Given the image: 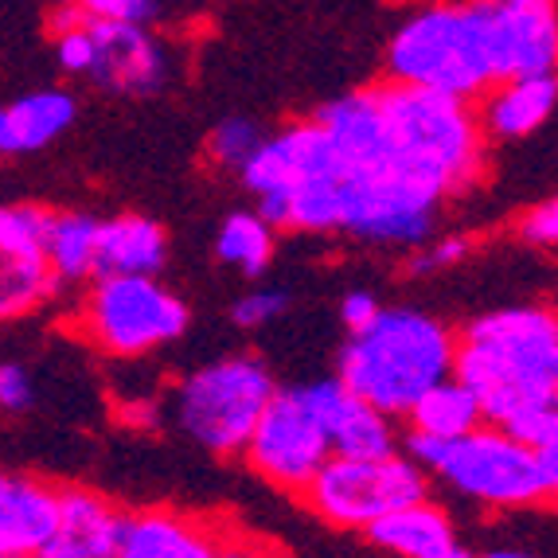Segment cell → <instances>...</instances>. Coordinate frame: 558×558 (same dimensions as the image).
<instances>
[{"label": "cell", "mask_w": 558, "mask_h": 558, "mask_svg": "<svg viewBox=\"0 0 558 558\" xmlns=\"http://www.w3.org/2000/svg\"><path fill=\"white\" fill-rule=\"evenodd\" d=\"M453 379L481 418L527 446H558V317L550 305H504L453 332Z\"/></svg>", "instance_id": "6da1fadb"}, {"label": "cell", "mask_w": 558, "mask_h": 558, "mask_svg": "<svg viewBox=\"0 0 558 558\" xmlns=\"http://www.w3.org/2000/svg\"><path fill=\"white\" fill-rule=\"evenodd\" d=\"M402 453L453 496L484 512H531L558 496V446H527L508 429L481 422L453 441L402 434Z\"/></svg>", "instance_id": "7a4b0ae2"}, {"label": "cell", "mask_w": 558, "mask_h": 558, "mask_svg": "<svg viewBox=\"0 0 558 558\" xmlns=\"http://www.w3.org/2000/svg\"><path fill=\"white\" fill-rule=\"evenodd\" d=\"M449 375L453 328L410 305H383L367 325L348 332L336 360V379L395 422L407 418V410Z\"/></svg>", "instance_id": "3957f363"}, {"label": "cell", "mask_w": 558, "mask_h": 558, "mask_svg": "<svg viewBox=\"0 0 558 558\" xmlns=\"http://www.w3.org/2000/svg\"><path fill=\"white\" fill-rule=\"evenodd\" d=\"M379 125L395 157L446 204L476 192L488 172V141L473 102L402 83H375Z\"/></svg>", "instance_id": "277c9868"}, {"label": "cell", "mask_w": 558, "mask_h": 558, "mask_svg": "<svg viewBox=\"0 0 558 558\" xmlns=\"http://www.w3.org/2000/svg\"><path fill=\"white\" fill-rule=\"evenodd\" d=\"M387 83L476 102L496 83L484 0H446L410 9L383 56Z\"/></svg>", "instance_id": "5b68a950"}, {"label": "cell", "mask_w": 558, "mask_h": 558, "mask_svg": "<svg viewBox=\"0 0 558 558\" xmlns=\"http://www.w3.org/2000/svg\"><path fill=\"white\" fill-rule=\"evenodd\" d=\"M187 325V301L157 274H98L71 313L75 336L106 360H145L177 344Z\"/></svg>", "instance_id": "8992f818"}, {"label": "cell", "mask_w": 558, "mask_h": 558, "mask_svg": "<svg viewBox=\"0 0 558 558\" xmlns=\"http://www.w3.org/2000/svg\"><path fill=\"white\" fill-rule=\"evenodd\" d=\"M278 379L266 360L251 352L219 355L187 372L172 391V418L187 441L215 457H239L262 410L270 407Z\"/></svg>", "instance_id": "52a82bcc"}, {"label": "cell", "mask_w": 558, "mask_h": 558, "mask_svg": "<svg viewBox=\"0 0 558 558\" xmlns=\"http://www.w3.org/2000/svg\"><path fill=\"white\" fill-rule=\"evenodd\" d=\"M429 496V476L402 449L387 457H328L301 488V500L336 531H367L387 512Z\"/></svg>", "instance_id": "ba28073f"}, {"label": "cell", "mask_w": 558, "mask_h": 558, "mask_svg": "<svg viewBox=\"0 0 558 558\" xmlns=\"http://www.w3.org/2000/svg\"><path fill=\"white\" fill-rule=\"evenodd\" d=\"M239 457L270 488L301 496V488L313 481V473L332 457L328 434L317 418V407L305 395V383L274 391L270 407L262 410L258 426L251 429V438H246Z\"/></svg>", "instance_id": "9c48e42d"}, {"label": "cell", "mask_w": 558, "mask_h": 558, "mask_svg": "<svg viewBox=\"0 0 558 558\" xmlns=\"http://www.w3.org/2000/svg\"><path fill=\"white\" fill-rule=\"evenodd\" d=\"M90 32V66H86V83L102 86L110 94L125 98H149L172 86L177 78V51L153 28H130V24H102V20H86Z\"/></svg>", "instance_id": "30bf717a"}, {"label": "cell", "mask_w": 558, "mask_h": 558, "mask_svg": "<svg viewBox=\"0 0 558 558\" xmlns=\"http://www.w3.org/2000/svg\"><path fill=\"white\" fill-rule=\"evenodd\" d=\"M47 207L0 204V325L24 320L59 293L44 254Z\"/></svg>", "instance_id": "8fae6325"}, {"label": "cell", "mask_w": 558, "mask_h": 558, "mask_svg": "<svg viewBox=\"0 0 558 558\" xmlns=\"http://www.w3.org/2000/svg\"><path fill=\"white\" fill-rule=\"evenodd\" d=\"M496 78L550 75L558 63L555 0H484Z\"/></svg>", "instance_id": "7c38bea8"}, {"label": "cell", "mask_w": 558, "mask_h": 558, "mask_svg": "<svg viewBox=\"0 0 558 558\" xmlns=\"http://www.w3.org/2000/svg\"><path fill=\"white\" fill-rule=\"evenodd\" d=\"M227 523L180 508H137L125 512L118 547L110 558H219Z\"/></svg>", "instance_id": "4fadbf2b"}, {"label": "cell", "mask_w": 558, "mask_h": 558, "mask_svg": "<svg viewBox=\"0 0 558 558\" xmlns=\"http://www.w3.org/2000/svg\"><path fill=\"white\" fill-rule=\"evenodd\" d=\"M305 395L317 407V418L336 457H387L399 449L402 438L395 418L352 395L340 379L305 383Z\"/></svg>", "instance_id": "5bb4252c"}, {"label": "cell", "mask_w": 558, "mask_h": 558, "mask_svg": "<svg viewBox=\"0 0 558 558\" xmlns=\"http://www.w3.org/2000/svg\"><path fill=\"white\" fill-rule=\"evenodd\" d=\"M363 535L387 558H473L449 508L434 500V496L402 504L383 520H375Z\"/></svg>", "instance_id": "9a60e30c"}, {"label": "cell", "mask_w": 558, "mask_h": 558, "mask_svg": "<svg viewBox=\"0 0 558 558\" xmlns=\"http://www.w3.org/2000/svg\"><path fill=\"white\" fill-rule=\"evenodd\" d=\"M59 527V484L0 465V558H36Z\"/></svg>", "instance_id": "2e32d148"}, {"label": "cell", "mask_w": 558, "mask_h": 558, "mask_svg": "<svg viewBox=\"0 0 558 558\" xmlns=\"http://www.w3.org/2000/svg\"><path fill=\"white\" fill-rule=\"evenodd\" d=\"M558 106V78L550 75H512L496 78L473 102L484 141H527L550 121Z\"/></svg>", "instance_id": "e0dca14e"}, {"label": "cell", "mask_w": 558, "mask_h": 558, "mask_svg": "<svg viewBox=\"0 0 558 558\" xmlns=\"http://www.w3.org/2000/svg\"><path fill=\"white\" fill-rule=\"evenodd\" d=\"M78 118L75 94L63 86H44L0 102V157H28L63 137Z\"/></svg>", "instance_id": "ac0fdd59"}, {"label": "cell", "mask_w": 558, "mask_h": 558, "mask_svg": "<svg viewBox=\"0 0 558 558\" xmlns=\"http://www.w3.org/2000/svg\"><path fill=\"white\" fill-rule=\"evenodd\" d=\"M165 262L168 234L157 219L133 211L98 219V274H160Z\"/></svg>", "instance_id": "d6986e66"}, {"label": "cell", "mask_w": 558, "mask_h": 558, "mask_svg": "<svg viewBox=\"0 0 558 558\" xmlns=\"http://www.w3.org/2000/svg\"><path fill=\"white\" fill-rule=\"evenodd\" d=\"M44 254L59 289L86 286L98 274V215L47 211Z\"/></svg>", "instance_id": "ffe728a7"}, {"label": "cell", "mask_w": 558, "mask_h": 558, "mask_svg": "<svg viewBox=\"0 0 558 558\" xmlns=\"http://www.w3.org/2000/svg\"><path fill=\"white\" fill-rule=\"evenodd\" d=\"M121 520H125V512L102 493L83 488V484H66V488L59 484V539L90 550L94 558H110L118 547Z\"/></svg>", "instance_id": "44dd1931"}, {"label": "cell", "mask_w": 558, "mask_h": 558, "mask_svg": "<svg viewBox=\"0 0 558 558\" xmlns=\"http://www.w3.org/2000/svg\"><path fill=\"white\" fill-rule=\"evenodd\" d=\"M481 407H476L473 391L465 383H457L453 375L434 383L414 407L407 410V434H422L434 441H453L469 429L481 426Z\"/></svg>", "instance_id": "7402d4cb"}, {"label": "cell", "mask_w": 558, "mask_h": 558, "mask_svg": "<svg viewBox=\"0 0 558 558\" xmlns=\"http://www.w3.org/2000/svg\"><path fill=\"white\" fill-rule=\"evenodd\" d=\"M274 254H278V231L258 211H234L219 223L215 258L239 270L242 278H258L270 270Z\"/></svg>", "instance_id": "603a6c76"}, {"label": "cell", "mask_w": 558, "mask_h": 558, "mask_svg": "<svg viewBox=\"0 0 558 558\" xmlns=\"http://www.w3.org/2000/svg\"><path fill=\"white\" fill-rule=\"evenodd\" d=\"M262 137H266V130H262L258 121L246 118V113H231V118L215 121V130L207 133V160L215 168L239 172L251 160V153L262 145Z\"/></svg>", "instance_id": "cb8c5ba5"}, {"label": "cell", "mask_w": 558, "mask_h": 558, "mask_svg": "<svg viewBox=\"0 0 558 558\" xmlns=\"http://www.w3.org/2000/svg\"><path fill=\"white\" fill-rule=\"evenodd\" d=\"M407 270L414 274V278H434V274H446L453 270V266H461V262L473 254V234L465 231H434L422 246H414V251H407Z\"/></svg>", "instance_id": "d4e9b609"}, {"label": "cell", "mask_w": 558, "mask_h": 558, "mask_svg": "<svg viewBox=\"0 0 558 558\" xmlns=\"http://www.w3.org/2000/svg\"><path fill=\"white\" fill-rule=\"evenodd\" d=\"M289 305H293V298H289L286 289L254 286L231 305V320L239 328H246V332H258V328H270L278 320H286Z\"/></svg>", "instance_id": "484cf974"}, {"label": "cell", "mask_w": 558, "mask_h": 558, "mask_svg": "<svg viewBox=\"0 0 558 558\" xmlns=\"http://www.w3.org/2000/svg\"><path fill=\"white\" fill-rule=\"evenodd\" d=\"M86 20L102 24H130V28H153L165 16V0H71Z\"/></svg>", "instance_id": "4316f807"}, {"label": "cell", "mask_w": 558, "mask_h": 558, "mask_svg": "<svg viewBox=\"0 0 558 558\" xmlns=\"http://www.w3.org/2000/svg\"><path fill=\"white\" fill-rule=\"evenodd\" d=\"M512 231H515V239H520L523 246H531V251H555V242H558V199L547 196V199H539V204H531L527 211L515 215Z\"/></svg>", "instance_id": "83f0119b"}, {"label": "cell", "mask_w": 558, "mask_h": 558, "mask_svg": "<svg viewBox=\"0 0 558 558\" xmlns=\"http://www.w3.org/2000/svg\"><path fill=\"white\" fill-rule=\"evenodd\" d=\"M36 407V375L20 360H0V410L28 414Z\"/></svg>", "instance_id": "f1b7e54d"}, {"label": "cell", "mask_w": 558, "mask_h": 558, "mask_svg": "<svg viewBox=\"0 0 558 558\" xmlns=\"http://www.w3.org/2000/svg\"><path fill=\"white\" fill-rule=\"evenodd\" d=\"M379 308L383 305H379L375 293H367V289H352V293H344V301H340V325H344L348 332H355V328L367 325Z\"/></svg>", "instance_id": "f546056e"}, {"label": "cell", "mask_w": 558, "mask_h": 558, "mask_svg": "<svg viewBox=\"0 0 558 558\" xmlns=\"http://www.w3.org/2000/svg\"><path fill=\"white\" fill-rule=\"evenodd\" d=\"M274 543L270 539H258L251 531H227V543H223V555L219 558H274Z\"/></svg>", "instance_id": "4dcf8cb0"}, {"label": "cell", "mask_w": 558, "mask_h": 558, "mask_svg": "<svg viewBox=\"0 0 558 558\" xmlns=\"http://www.w3.org/2000/svg\"><path fill=\"white\" fill-rule=\"evenodd\" d=\"M36 558H94V555H90V550L75 547V543H66V539H59V535H56V539L47 543V547L39 550Z\"/></svg>", "instance_id": "1f68e13d"}, {"label": "cell", "mask_w": 558, "mask_h": 558, "mask_svg": "<svg viewBox=\"0 0 558 558\" xmlns=\"http://www.w3.org/2000/svg\"><path fill=\"white\" fill-rule=\"evenodd\" d=\"M473 558H535V555L523 547H493V550H481V555H473Z\"/></svg>", "instance_id": "d6a6232c"}, {"label": "cell", "mask_w": 558, "mask_h": 558, "mask_svg": "<svg viewBox=\"0 0 558 558\" xmlns=\"http://www.w3.org/2000/svg\"><path fill=\"white\" fill-rule=\"evenodd\" d=\"M407 9H426V4H446V0H399Z\"/></svg>", "instance_id": "836d02e7"}, {"label": "cell", "mask_w": 558, "mask_h": 558, "mask_svg": "<svg viewBox=\"0 0 558 558\" xmlns=\"http://www.w3.org/2000/svg\"><path fill=\"white\" fill-rule=\"evenodd\" d=\"M274 558H289V555H286V550H281V547H278V550H274Z\"/></svg>", "instance_id": "e575fe53"}]
</instances>
